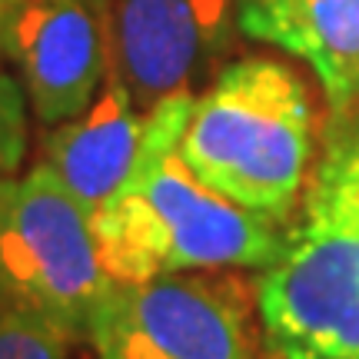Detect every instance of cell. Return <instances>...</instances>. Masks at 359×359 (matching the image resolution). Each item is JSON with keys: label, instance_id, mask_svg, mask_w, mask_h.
<instances>
[{"label": "cell", "instance_id": "1", "mask_svg": "<svg viewBox=\"0 0 359 359\" xmlns=\"http://www.w3.org/2000/svg\"><path fill=\"white\" fill-rule=\"evenodd\" d=\"M177 150L233 203L286 219L313 160L309 87L276 57L230 60L196 93Z\"/></svg>", "mask_w": 359, "mask_h": 359}, {"label": "cell", "instance_id": "12", "mask_svg": "<svg viewBox=\"0 0 359 359\" xmlns=\"http://www.w3.org/2000/svg\"><path fill=\"white\" fill-rule=\"evenodd\" d=\"M30 147V103L20 80L0 67V180L20 173Z\"/></svg>", "mask_w": 359, "mask_h": 359}, {"label": "cell", "instance_id": "8", "mask_svg": "<svg viewBox=\"0 0 359 359\" xmlns=\"http://www.w3.org/2000/svg\"><path fill=\"white\" fill-rule=\"evenodd\" d=\"M4 64L43 127L74 120L114 67V0H24Z\"/></svg>", "mask_w": 359, "mask_h": 359}, {"label": "cell", "instance_id": "7", "mask_svg": "<svg viewBox=\"0 0 359 359\" xmlns=\"http://www.w3.org/2000/svg\"><path fill=\"white\" fill-rule=\"evenodd\" d=\"M236 0H114V74L150 110L200 93L236 43Z\"/></svg>", "mask_w": 359, "mask_h": 359}, {"label": "cell", "instance_id": "10", "mask_svg": "<svg viewBox=\"0 0 359 359\" xmlns=\"http://www.w3.org/2000/svg\"><path fill=\"white\" fill-rule=\"evenodd\" d=\"M306 223L359 236V127L346 130L323 156L306 193Z\"/></svg>", "mask_w": 359, "mask_h": 359}, {"label": "cell", "instance_id": "4", "mask_svg": "<svg viewBox=\"0 0 359 359\" xmlns=\"http://www.w3.org/2000/svg\"><path fill=\"white\" fill-rule=\"evenodd\" d=\"M87 343L93 359H269L257 290L226 269L110 283Z\"/></svg>", "mask_w": 359, "mask_h": 359}, {"label": "cell", "instance_id": "6", "mask_svg": "<svg viewBox=\"0 0 359 359\" xmlns=\"http://www.w3.org/2000/svg\"><path fill=\"white\" fill-rule=\"evenodd\" d=\"M193 100V93H180L143 110L130 100L110 67L87 110L50 127L40 147V163H47L93 217L150 163L177 150Z\"/></svg>", "mask_w": 359, "mask_h": 359}, {"label": "cell", "instance_id": "3", "mask_svg": "<svg viewBox=\"0 0 359 359\" xmlns=\"http://www.w3.org/2000/svg\"><path fill=\"white\" fill-rule=\"evenodd\" d=\"M93 217L47 163L0 180V299L87 343L90 316L110 290Z\"/></svg>", "mask_w": 359, "mask_h": 359}, {"label": "cell", "instance_id": "5", "mask_svg": "<svg viewBox=\"0 0 359 359\" xmlns=\"http://www.w3.org/2000/svg\"><path fill=\"white\" fill-rule=\"evenodd\" d=\"M253 290L269 359H359V236L306 223Z\"/></svg>", "mask_w": 359, "mask_h": 359}, {"label": "cell", "instance_id": "9", "mask_svg": "<svg viewBox=\"0 0 359 359\" xmlns=\"http://www.w3.org/2000/svg\"><path fill=\"white\" fill-rule=\"evenodd\" d=\"M236 24L303 60L333 110L359 100V0H236Z\"/></svg>", "mask_w": 359, "mask_h": 359}, {"label": "cell", "instance_id": "2", "mask_svg": "<svg viewBox=\"0 0 359 359\" xmlns=\"http://www.w3.org/2000/svg\"><path fill=\"white\" fill-rule=\"evenodd\" d=\"M97 250L114 283L196 269H266L293 233L283 219L233 203L170 150L93 213Z\"/></svg>", "mask_w": 359, "mask_h": 359}, {"label": "cell", "instance_id": "13", "mask_svg": "<svg viewBox=\"0 0 359 359\" xmlns=\"http://www.w3.org/2000/svg\"><path fill=\"white\" fill-rule=\"evenodd\" d=\"M24 7V0H0V60H4V47H7V34H11L17 13Z\"/></svg>", "mask_w": 359, "mask_h": 359}, {"label": "cell", "instance_id": "14", "mask_svg": "<svg viewBox=\"0 0 359 359\" xmlns=\"http://www.w3.org/2000/svg\"><path fill=\"white\" fill-rule=\"evenodd\" d=\"M0 67H4V60H0Z\"/></svg>", "mask_w": 359, "mask_h": 359}, {"label": "cell", "instance_id": "11", "mask_svg": "<svg viewBox=\"0 0 359 359\" xmlns=\"http://www.w3.org/2000/svg\"><path fill=\"white\" fill-rule=\"evenodd\" d=\"M77 343L64 326L0 299V359H74Z\"/></svg>", "mask_w": 359, "mask_h": 359}]
</instances>
